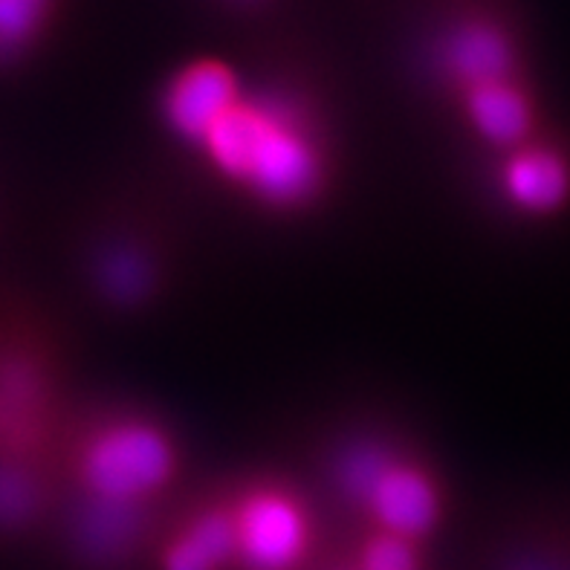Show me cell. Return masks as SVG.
I'll return each instance as SVG.
<instances>
[{"label": "cell", "mask_w": 570, "mask_h": 570, "mask_svg": "<svg viewBox=\"0 0 570 570\" xmlns=\"http://www.w3.org/2000/svg\"><path fill=\"white\" fill-rule=\"evenodd\" d=\"M188 159L226 197L267 220H311L340 195L345 151L325 99L298 79L240 85Z\"/></svg>", "instance_id": "6da1fadb"}, {"label": "cell", "mask_w": 570, "mask_h": 570, "mask_svg": "<svg viewBox=\"0 0 570 570\" xmlns=\"http://www.w3.org/2000/svg\"><path fill=\"white\" fill-rule=\"evenodd\" d=\"M302 478L336 530L397 533L438 544L452 521L441 458L409 423L385 412H342L313 429Z\"/></svg>", "instance_id": "7a4b0ae2"}, {"label": "cell", "mask_w": 570, "mask_h": 570, "mask_svg": "<svg viewBox=\"0 0 570 570\" xmlns=\"http://www.w3.org/2000/svg\"><path fill=\"white\" fill-rule=\"evenodd\" d=\"M67 255L87 311L119 325L157 316L188 267L180 200L151 174H116L72 215Z\"/></svg>", "instance_id": "3957f363"}, {"label": "cell", "mask_w": 570, "mask_h": 570, "mask_svg": "<svg viewBox=\"0 0 570 570\" xmlns=\"http://www.w3.org/2000/svg\"><path fill=\"white\" fill-rule=\"evenodd\" d=\"M61 501L101 510H163L188 487L183 432L125 394H81L58 452Z\"/></svg>", "instance_id": "277c9868"}, {"label": "cell", "mask_w": 570, "mask_h": 570, "mask_svg": "<svg viewBox=\"0 0 570 570\" xmlns=\"http://www.w3.org/2000/svg\"><path fill=\"white\" fill-rule=\"evenodd\" d=\"M235 570H316L336 528L298 470L253 466L226 475Z\"/></svg>", "instance_id": "5b68a950"}, {"label": "cell", "mask_w": 570, "mask_h": 570, "mask_svg": "<svg viewBox=\"0 0 570 570\" xmlns=\"http://www.w3.org/2000/svg\"><path fill=\"white\" fill-rule=\"evenodd\" d=\"M470 570H570V487L501 501L478 530Z\"/></svg>", "instance_id": "8992f818"}, {"label": "cell", "mask_w": 570, "mask_h": 570, "mask_svg": "<svg viewBox=\"0 0 570 570\" xmlns=\"http://www.w3.org/2000/svg\"><path fill=\"white\" fill-rule=\"evenodd\" d=\"M484 191L504 220L553 226L570 220V134L544 125L533 137L484 157Z\"/></svg>", "instance_id": "52a82bcc"}, {"label": "cell", "mask_w": 570, "mask_h": 570, "mask_svg": "<svg viewBox=\"0 0 570 570\" xmlns=\"http://www.w3.org/2000/svg\"><path fill=\"white\" fill-rule=\"evenodd\" d=\"M429 70L452 116L478 96L507 87H533L519 38L490 14H463L434 41Z\"/></svg>", "instance_id": "ba28073f"}, {"label": "cell", "mask_w": 570, "mask_h": 570, "mask_svg": "<svg viewBox=\"0 0 570 570\" xmlns=\"http://www.w3.org/2000/svg\"><path fill=\"white\" fill-rule=\"evenodd\" d=\"M145 570H235L226 475L188 481L166 507Z\"/></svg>", "instance_id": "9c48e42d"}, {"label": "cell", "mask_w": 570, "mask_h": 570, "mask_svg": "<svg viewBox=\"0 0 570 570\" xmlns=\"http://www.w3.org/2000/svg\"><path fill=\"white\" fill-rule=\"evenodd\" d=\"M240 85V70L220 58H195L174 72L157 99V119L168 137L186 151L229 105Z\"/></svg>", "instance_id": "30bf717a"}, {"label": "cell", "mask_w": 570, "mask_h": 570, "mask_svg": "<svg viewBox=\"0 0 570 570\" xmlns=\"http://www.w3.org/2000/svg\"><path fill=\"white\" fill-rule=\"evenodd\" d=\"M356 570H434V544L397 533L336 530Z\"/></svg>", "instance_id": "8fae6325"}, {"label": "cell", "mask_w": 570, "mask_h": 570, "mask_svg": "<svg viewBox=\"0 0 570 570\" xmlns=\"http://www.w3.org/2000/svg\"><path fill=\"white\" fill-rule=\"evenodd\" d=\"M47 0H0V50H18L41 29Z\"/></svg>", "instance_id": "7c38bea8"}]
</instances>
